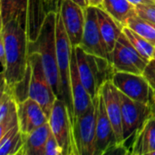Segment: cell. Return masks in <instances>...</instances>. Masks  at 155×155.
<instances>
[{
	"label": "cell",
	"mask_w": 155,
	"mask_h": 155,
	"mask_svg": "<svg viewBox=\"0 0 155 155\" xmlns=\"http://www.w3.org/2000/svg\"><path fill=\"white\" fill-rule=\"evenodd\" d=\"M0 39L5 49L6 65L2 79L13 88L25 75L28 67V37L26 28L11 20L1 25Z\"/></svg>",
	"instance_id": "obj_1"
},
{
	"label": "cell",
	"mask_w": 155,
	"mask_h": 155,
	"mask_svg": "<svg viewBox=\"0 0 155 155\" xmlns=\"http://www.w3.org/2000/svg\"><path fill=\"white\" fill-rule=\"evenodd\" d=\"M56 15L49 12L40 34L35 42H28V54L38 53L41 55L46 78L57 98L61 99V82L56 54Z\"/></svg>",
	"instance_id": "obj_2"
},
{
	"label": "cell",
	"mask_w": 155,
	"mask_h": 155,
	"mask_svg": "<svg viewBox=\"0 0 155 155\" xmlns=\"http://www.w3.org/2000/svg\"><path fill=\"white\" fill-rule=\"evenodd\" d=\"M80 78L94 99L103 85L112 80L115 71L109 59L86 53L80 45L74 47Z\"/></svg>",
	"instance_id": "obj_3"
},
{
	"label": "cell",
	"mask_w": 155,
	"mask_h": 155,
	"mask_svg": "<svg viewBox=\"0 0 155 155\" xmlns=\"http://www.w3.org/2000/svg\"><path fill=\"white\" fill-rule=\"evenodd\" d=\"M73 46L65 31L62 17L57 11L56 15V54L61 82V99L64 100L73 114V102L70 85L71 61Z\"/></svg>",
	"instance_id": "obj_4"
},
{
	"label": "cell",
	"mask_w": 155,
	"mask_h": 155,
	"mask_svg": "<svg viewBox=\"0 0 155 155\" xmlns=\"http://www.w3.org/2000/svg\"><path fill=\"white\" fill-rule=\"evenodd\" d=\"M48 123L52 134L64 150V155H78L74 137L72 113L64 100H55Z\"/></svg>",
	"instance_id": "obj_5"
},
{
	"label": "cell",
	"mask_w": 155,
	"mask_h": 155,
	"mask_svg": "<svg viewBox=\"0 0 155 155\" xmlns=\"http://www.w3.org/2000/svg\"><path fill=\"white\" fill-rule=\"evenodd\" d=\"M28 60L31 66L29 97L36 101L49 117L57 96L46 78L41 55L35 52L30 53Z\"/></svg>",
	"instance_id": "obj_6"
},
{
	"label": "cell",
	"mask_w": 155,
	"mask_h": 155,
	"mask_svg": "<svg viewBox=\"0 0 155 155\" xmlns=\"http://www.w3.org/2000/svg\"><path fill=\"white\" fill-rule=\"evenodd\" d=\"M94 101V100H93ZM74 137L78 155H95L96 153V106L93 102L82 115L72 117Z\"/></svg>",
	"instance_id": "obj_7"
},
{
	"label": "cell",
	"mask_w": 155,
	"mask_h": 155,
	"mask_svg": "<svg viewBox=\"0 0 155 155\" xmlns=\"http://www.w3.org/2000/svg\"><path fill=\"white\" fill-rule=\"evenodd\" d=\"M115 72H129L143 74L149 61L145 60L134 47L124 32L120 35L114 49L109 55Z\"/></svg>",
	"instance_id": "obj_8"
},
{
	"label": "cell",
	"mask_w": 155,
	"mask_h": 155,
	"mask_svg": "<svg viewBox=\"0 0 155 155\" xmlns=\"http://www.w3.org/2000/svg\"><path fill=\"white\" fill-rule=\"evenodd\" d=\"M112 81L116 88L129 98L152 105L154 100V94L143 74L129 72H115Z\"/></svg>",
	"instance_id": "obj_9"
},
{
	"label": "cell",
	"mask_w": 155,
	"mask_h": 155,
	"mask_svg": "<svg viewBox=\"0 0 155 155\" xmlns=\"http://www.w3.org/2000/svg\"><path fill=\"white\" fill-rule=\"evenodd\" d=\"M58 12L62 17L72 46H79L82 43L84 29L85 8L72 0H60Z\"/></svg>",
	"instance_id": "obj_10"
},
{
	"label": "cell",
	"mask_w": 155,
	"mask_h": 155,
	"mask_svg": "<svg viewBox=\"0 0 155 155\" xmlns=\"http://www.w3.org/2000/svg\"><path fill=\"white\" fill-rule=\"evenodd\" d=\"M101 91L104 101L106 113L114 129L116 142V150L125 149L127 154V148L125 147L123 132V118L120 92L114 84L112 80L107 81L103 85Z\"/></svg>",
	"instance_id": "obj_11"
},
{
	"label": "cell",
	"mask_w": 155,
	"mask_h": 155,
	"mask_svg": "<svg viewBox=\"0 0 155 155\" xmlns=\"http://www.w3.org/2000/svg\"><path fill=\"white\" fill-rule=\"evenodd\" d=\"M120 92V91H119ZM124 143L133 138L143 123L151 115V105L134 101L120 92Z\"/></svg>",
	"instance_id": "obj_12"
},
{
	"label": "cell",
	"mask_w": 155,
	"mask_h": 155,
	"mask_svg": "<svg viewBox=\"0 0 155 155\" xmlns=\"http://www.w3.org/2000/svg\"><path fill=\"white\" fill-rule=\"evenodd\" d=\"M96 106V153L103 155L116 150V142L112 124L106 113L102 91L93 99Z\"/></svg>",
	"instance_id": "obj_13"
},
{
	"label": "cell",
	"mask_w": 155,
	"mask_h": 155,
	"mask_svg": "<svg viewBox=\"0 0 155 155\" xmlns=\"http://www.w3.org/2000/svg\"><path fill=\"white\" fill-rule=\"evenodd\" d=\"M80 46L88 54L109 59L98 25L96 6L88 5L85 8V24Z\"/></svg>",
	"instance_id": "obj_14"
},
{
	"label": "cell",
	"mask_w": 155,
	"mask_h": 155,
	"mask_svg": "<svg viewBox=\"0 0 155 155\" xmlns=\"http://www.w3.org/2000/svg\"><path fill=\"white\" fill-rule=\"evenodd\" d=\"M49 117L41 105L32 98L18 103V126L23 134H28L48 123Z\"/></svg>",
	"instance_id": "obj_15"
},
{
	"label": "cell",
	"mask_w": 155,
	"mask_h": 155,
	"mask_svg": "<svg viewBox=\"0 0 155 155\" xmlns=\"http://www.w3.org/2000/svg\"><path fill=\"white\" fill-rule=\"evenodd\" d=\"M70 85H71L72 102H73L72 117L82 115L90 108L94 101L80 78L77 63H76L74 47H73L72 61H71Z\"/></svg>",
	"instance_id": "obj_16"
},
{
	"label": "cell",
	"mask_w": 155,
	"mask_h": 155,
	"mask_svg": "<svg viewBox=\"0 0 155 155\" xmlns=\"http://www.w3.org/2000/svg\"><path fill=\"white\" fill-rule=\"evenodd\" d=\"M18 125V102L13 89L2 79L0 101V138Z\"/></svg>",
	"instance_id": "obj_17"
},
{
	"label": "cell",
	"mask_w": 155,
	"mask_h": 155,
	"mask_svg": "<svg viewBox=\"0 0 155 155\" xmlns=\"http://www.w3.org/2000/svg\"><path fill=\"white\" fill-rule=\"evenodd\" d=\"M155 151V117L150 115L133 136L127 154L151 155Z\"/></svg>",
	"instance_id": "obj_18"
},
{
	"label": "cell",
	"mask_w": 155,
	"mask_h": 155,
	"mask_svg": "<svg viewBox=\"0 0 155 155\" xmlns=\"http://www.w3.org/2000/svg\"><path fill=\"white\" fill-rule=\"evenodd\" d=\"M96 12L100 32L103 36L104 44L109 57L110 54L114 49L115 44L120 35L123 32L124 26L120 23H118L103 7L96 6Z\"/></svg>",
	"instance_id": "obj_19"
},
{
	"label": "cell",
	"mask_w": 155,
	"mask_h": 155,
	"mask_svg": "<svg viewBox=\"0 0 155 155\" xmlns=\"http://www.w3.org/2000/svg\"><path fill=\"white\" fill-rule=\"evenodd\" d=\"M52 131L49 123L24 135V145L19 155H45V148Z\"/></svg>",
	"instance_id": "obj_20"
},
{
	"label": "cell",
	"mask_w": 155,
	"mask_h": 155,
	"mask_svg": "<svg viewBox=\"0 0 155 155\" xmlns=\"http://www.w3.org/2000/svg\"><path fill=\"white\" fill-rule=\"evenodd\" d=\"M27 11L28 0H0L1 25L11 20H15L26 28Z\"/></svg>",
	"instance_id": "obj_21"
},
{
	"label": "cell",
	"mask_w": 155,
	"mask_h": 155,
	"mask_svg": "<svg viewBox=\"0 0 155 155\" xmlns=\"http://www.w3.org/2000/svg\"><path fill=\"white\" fill-rule=\"evenodd\" d=\"M123 26L126 25L129 17L136 14L135 5L129 0H103L102 5Z\"/></svg>",
	"instance_id": "obj_22"
},
{
	"label": "cell",
	"mask_w": 155,
	"mask_h": 155,
	"mask_svg": "<svg viewBox=\"0 0 155 155\" xmlns=\"http://www.w3.org/2000/svg\"><path fill=\"white\" fill-rule=\"evenodd\" d=\"M24 145V135L15 126L0 138V154L19 155Z\"/></svg>",
	"instance_id": "obj_23"
},
{
	"label": "cell",
	"mask_w": 155,
	"mask_h": 155,
	"mask_svg": "<svg viewBox=\"0 0 155 155\" xmlns=\"http://www.w3.org/2000/svg\"><path fill=\"white\" fill-rule=\"evenodd\" d=\"M124 26H128L155 46V24L136 13L128 18Z\"/></svg>",
	"instance_id": "obj_24"
},
{
	"label": "cell",
	"mask_w": 155,
	"mask_h": 155,
	"mask_svg": "<svg viewBox=\"0 0 155 155\" xmlns=\"http://www.w3.org/2000/svg\"><path fill=\"white\" fill-rule=\"evenodd\" d=\"M123 32L125 34L131 44L134 45V47L137 50V52L147 61H151L153 58V53H154L155 46L152 45L149 41L142 37L140 35H138L136 32L129 28L128 26H124Z\"/></svg>",
	"instance_id": "obj_25"
},
{
	"label": "cell",
	"mask_w": 155,
	"mask_h": 155,
	"mask_svg": "<svg viewBox=\"0 0 155 155\" xmlns=\"http://www.w3.org/2000/svg\"><path fill=\"white\" fill-rule=\"evenodd\" d=\"M30 78H31V66L28 62V67L25 77L18 82L12 88L14 94L18 103H21L27 98H29V87H30Z\"/></svg>",
	"instance_id": "obj_26"
},
{
	"label": "cell",
	"mask_w": 155,
	"mask_h": 155,
	"mask_svg": "<svg viewBox=\"0 0 155 155\" xmlns=\"http://www.w3.org/2000/svg\"><path fill=\"white\" fill-rule=\"evenodd\" d=\"M135 9H136V13L140 16L155 24V3L147 4V5L145 4L137 5H135Z\"/></svg>",
	"instance_id": "obj_27"
},
{
	"label": "cell",
	"mask_w": 155,
	"mask_h": 155,
	"mask_svg": "<svg viewBox=\"0 0 155 155\" xmlns=\"http://www.w3.org/2000/svg\"><path fill=\"white\" fill-rule=\"evenodd\" d=\"M45 155H64L63 148L58 143L53 134H51V135L47 140L45 148Z\"/></svg>",
	"instance_id": "obj_28"
},
{
	"label": "cell",
	"mask_w": 155,
	"mask_h": 155,
	"mask_svg": "<svg viewBox=\"0 0 155 155\" xmlns=\"http://www.w3.org/2000/svg\"><path fill=\"white\" fill-rule=\"evenodd\" d=\"M143 74L145 76V78L149 82V84L153 91L155 99V59H153L149 62V64L145 67Z\"/></svg>",
	"instance_id": "obj_29"
},
{
	"label": "cell",
	"mask_w": 155,
	"mask_h": 155,
	"mask_svg": "<svg viewBox=\"0 0 155 155\" xmlns=\"http://www.w3.org/2000/svg\"><path fill=\"white\" fill-rule=\"evenodd\" d=\"M46 5H48L50 11H58V5L60 0H45Z\"/></svg>",
	"instance_id": "obj_30"
},
{
	"label": "cell",
	"mask_w": 155,
	"mask_h": 155,
	"mask_svg": "<svg viewBox=\"0 0 155 155\" xmlns=\"http://www.w3.org/2000/svg\"><path fill=\"white\" fill-rule=\"evenodd\" d=\"M133 5H142V4H153L154 2L153 0H129Z\"/></svg>",
	"instance_id": "obj_31"
},
{
	"label": "cell",
	"mask_w": 155,
	"mask_h": 155,
	"mask_svg": "<svg viewBox=\"0 0 155 155\" xmlns=\"http://www.w3.org/2000/svg\"><path fill=\"white\" fill-rule=\"evenodd\" d=\"M75 3H77L78 5H80L82 7L84 8H86L88 5H89V3H88V0H72Z\"/></svg>",
	"instance_id": "obj_32"
},
{
	"label": "cell",
	"mask_w": 155,
	"mask_h": 155,
	"mask_svg": "<svg viewBox=\"0 0 155 155\" xmlns=\"http://www.w3.org/2000/svg\"><path fill=\"white\" fill-rule=\"evenodd\" d=\"M89 5H94V6H101L103 0H88Z\"/></svg>",
	"instance_id": "obj_33"
},
{
	"label": "cell",
	"mask_w": 155,
	"mask_h": 155,
	"mask_svg": "<svg viewBox=\"0 0 155 155\" xmlns=\"http://www.w3.org/2000/svg\"><path fill=\"white\" fill-rule=\"evenodd\" d=\"M151 115L155 117V99L153 100L152 105H151Z\"/></svg>",
	"instance_id": "obj_34"
},
{
	"label": "cell",
	"mask_w": 155,
	"mask_h": 155,
	"mask_svg": "<svg viewBox=\"0 0 155 155\" xmlns=\"http://www.w3.org/2000/svg\"><path fill=\"white\" fill-rule=\"evenodd\" d=\"M153 59H155V48H154V53H153Z\"/></svg>",
	"instance_id": "obj_35"
},
{
	"label": "cell",
	"mask_w": 155,
	"mask_h": 155,
	"mask_svg": "<svg viewBox=\"0 0 155 155\" xmlns=\"http://www.w3.org/2000/svg\"><path fill=\"white\" fill-rule=\"evenodd\" d=\"M151 155H155V151H153V152L152 153V154H151Z\"/></svg>",
	"instance_id": "obj_36"
},
{
	"label": "cell",
	"mask_w": 155,
	"mask_h": 155,
	"mask_svg": "<svg viewBox=\"0 0 155 155\" xmlns=\"http://www.w3.org/2000/svg\"><path fill=\"white\" fill-rule=\"evenodd\" d=\"M153 2H154V3H155V0H153Z\"/></svg>",
	"instance_id": "obj_37"
}]
</instances>
